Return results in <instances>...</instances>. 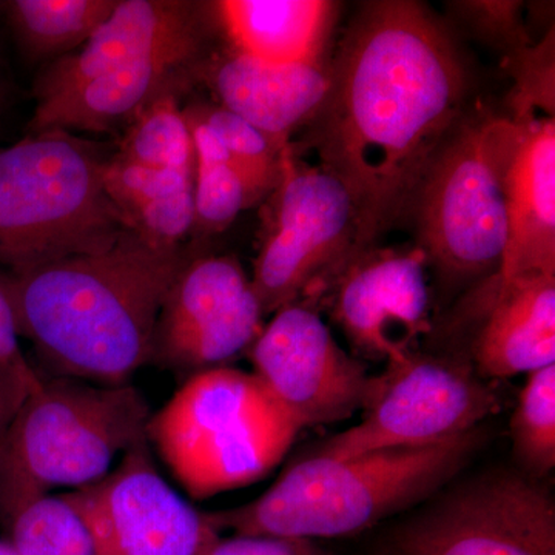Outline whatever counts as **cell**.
I'll return each mask as SVG.
<instances>
[{"mask_svg": "<svg viewBox=\"0 0 555 555\" xmlns=\"http://www.w3.org/2000/svg\"><path fill=\"white\" fill-rule=\"evenodd\" d=\"M198 40H208L204 5L184 0H118L79 50L54 61L39 76L36 102L62 96L150 54Z\"/></svg>", "mask_w": 555, "mask_h": 555, "instance_id": "15", "label": "cell"}, {"mask_svg": "<svg viewBox=\"0 0 555 555\" xmlns=\"http://www.w3.org/2000/svg\"><path fill=\"white\" fill-rule=\"evenodd\" d=\"M248 353L254 374L301 429L341 422L366 406L374 377L339 347L309 302L278 309Z\"/></svg>", "mask_w": 555, "mask_h": 555, "instance_id": "12", "label": "cell"}, {"mask_svg": "<svg viewBox=\"0 0 555 555\" xmlns=\"http://www.w3.org/2000/svg\"><path fill=\"white\" fill-rule=\"evenodd\" d=\"M521 2H503V0H483V2H452L455 16L477 36L486 46L503 51V54L516 53L529 46L524 20H521Z\"/></svg>", "mask_w": 555, "mask_h": 555, "instance_id": "29", "label": "cell"}, {"mask_svg": "<svg viewBox=\"0 0 555 555\" xmlns=\"http://www.w3.org/2000/svg\"><path fill=\"white\" fill-rule=\"evenodd\" d=\"M150 408L137 387L40 378L21 404L0 452V526L54 488L79 489L145 440Z\"/></svg>", "mask_w": 555, "mask_h": 555, "instance_id": "4", "label": "cell"}, {"mask_svg": "<svg viewBox=\"0 0 555 555\" xmlns=\"http://www.w3.org/2000/svg\"><path fill=\"white\" fill-rule=\"evenodd\" d=\"M203 555H332L313 540L294 537L235 535L217 540Z\"/></svg>", "mask_w": 555, "mask_h": 555, "instance_id": "30", "label": "cell"}, {"mask_svg": "<svg viewBox=\"0 0 555 555\" xmlns=\"http://www.w3.org/2000/svg\"><path fill=\"white\" fill-rule=\"evenodd\" d=\"M3 529L17 555H94L90 526L72 492L33 500Z\"/></svg>", "mask_w": 555, "mask_h": 555, "instance_id": "24", "label": "cell"}, {"mask_svg": "<svg viewBox=\"0 0 555 555\" xmlns=\"http://www.w3.org/2000/svg\"><path fill=\"white\" fill-rule=\"evenodd\" d=\"M116 5L118 0H7L0 13L28 60L57 61L82 47Z\"/></svg>", "mask_w": 555, "mask_h": 555, "instance_id": "22", "label": "cell"}, {"mask_svg": "<svg viewBox=\"0 0 555 555\" xmlns=\"http://www.w3.org/2000/svg\"><path fill=\"white\" fill-rule=\"evenodd\" d=\"M211 10L232 51L292 64L326 61L339 5L327 0H222L211 3Z\"/></svg>", "mask_w": 555, "mask_h": 555, "instance_id": "20", "label": "cell"}, {"mask_svg": "<svg viewBox=\"0 0 555 555\" xmlns=\"http://www.w3.org/2000/svg\"><path fill=\"white\" fill-rule=\"evenodd\" d=\"M518 138L506 175L507 241L499 275H555V119L513 118Z\"/></svg>", "mask_w": 555, "mask_h": 555, "instance_id": "19", "label": "cell"}, {"mask_svg": "<svg viewBox=\"0 0 555 555\" xmlns=\"http://www.w3.org/2000/svg\"><path fill=\"white\" fill-rule=\"evenodd\" d=\"M107 160L64 130L0 150V264L17 272L112 246L129 228L105 193Z\"/></svg>", "mask_w": 555, "mask_h": 555, "instance_id": "6", "label": "cell"}, {"mask_svg": "<svg viewBox=\"0 0 555 555\" xmlns=\"http://www.w3.org/2000/svg\"><path fill=\"white\" fill-rule=\"evenodd\" d=\"M473 356L485 377L509 378L555 364V275L499 273L477 287Z\"/></svg>", "mask_w": 555, "mask_h": 555, "instance_id": "17", "label": "cell"}, {"mask_svg": "<svg viewBox=\"0 0 555 555\" xmlns=\"http://www.w3.org/2000/svg\"><path fill=\"white\" fill-rule=\"evenodd\" d=\"M496 406L495 393L463 364L412 352L374 377L363 420L328 438L317 454L345 460L430 447L476 429Z\"/></svg>", "mask_w": 555, "mask_h": 555, "instance_id": "9", "label": "cell"}, {"mask_svg": "<svg viewBox=\"0 0 555 555\" xmlns=\"http://www.w3.org/2000/svg\"><path fill=\"white\" fill-rule=\"evenodd\" d=\"M116 158L153 170L181 171L195 177V153L177 94L153 101L127 127Z\"/></svg>", "mask_w": 555, "mask_h": 555, "instance_id": "25", "label": "cell"}, {"mask_svg": "<svg viewBox=\"0 0 555 555\" xmlns=\"http://www.w3.org/2000/svg\"><path fill=\"white\" fill-rule=\"evenodd\" d=\"M478 441L474 429L430 447L382 449L345 460L309 455L254 502L204 516L215 531L232 529L235 535L357 534L443 488Z\"/></svg>", "mask_w": 555, "mask_h": 555, "instance_id": "3", "label": "cell"}, {"mask_svg": "<svg viewBox=\"0 0 555 555\" xmlns=\"http://www.w3.org/2000/svg\"><path fill=\"white\" fill-rule=\"evenodd\" d=\"M102 181L127 228L147 243L178 248L192 232L193 175L145 169L113 156Z\"/></svg>", "mask_w": 555, "mask_h": 555, "instance_id": "21", "label": "cell"}, {"mask_svg": "<svg viewBox=\"0 0 555 555\" xmlns=\"http://www.w3.org/2000/svg\"><path fill=\"white\" fill-rule=\"evenodd\" d=\"M331 89L297 152L352 196L361 251L411 214L438 147L465 115L469 69L448 25L425 3L372 0L328 61Z\"/></svg>", "mask_w": 555, "mask_h": 555, "instance_id": "1", "label": "cell"}, {"mask_svg": "<svg viewBox=\"0 0 555 555\" xmlns=\"http://www.w3.org/2000/svg\"><path fill=\"white\" fill-rule=\"evenodd\" d=\"M264 317L238 259H193L179 270L164 299L152 361L190 375L228 366L257 341Z\"/></svg>", "mask_w": 555, "mask_h": 555, "instance_id": "11", "label": "cell"}, {"mask_svg": "<svg viewBox=\"0 0 555 555\" xmlns=\"http://www.w3.org/2000/svg\"><path fill=\"white\" fill-rule=\"evenodd\" d=\"M0 555H17L7 542H0Z\"/></svg>", "mask_w": 555, "mask_h": 555, "instance_id": "33", "label": "cell"}, {"mask_svg": "<svg viewBox=\"0 0 555 555\" xmlns=\"http://www.w3.org/2000/svg\"><path fill=\"white\" fill-rule=\"evenodd\" d=\"M299 430L254 372L224 366L190 375L150 415L145 437L189 495L203 500L268 476Z\"/></svg>", "mask_w": 555, "mask_h": 555, "instance_id": "5", "label": "cell"}, {"mask_svg": "<svg viewBox=\"0 0 555 555\" xmlns=\"http://www.w3.org/2000/svg\"><path fill=\"white\" fill-rule=\"evenodd\" d=\"M185 109L217 134L247 181L262 198H268L280 181L283 155L291 145L286 150L276 147L257 127L221 105L193 104Z\"/></svg>", "mask_w": 555, "mask_h": 555, "instance_id": "27", "label": "cell"}, {"mask_svg": "<svg viewBox=\"0 0 555 555\" xmlns=\"http://www.w3.org/2000/svg\"><path fill=\"white\" fill-rule=\"evenodd\" d=\"M514 452L532 476L555 466V364L529 372L511 420Z\"/></svg>", "mask_w": 555, "mask_h": 555, "instance_id": "26", "label": "cell"}, {"mask_svg": "<svg viewBox=\"0 0 555 555\" xmlns=\"http://www.w3.org/2000/svg\"><path fill=\"white\" fill-rule=\"evenodd\" d=\"M251 286L264 315L295 301L320 306L360 248L349 190L294 145L284 152L276 188L264 199Z\"/></svg>", "mask_w": 555, "mask_h": 555, "instance_id": "8", "label": "cell"}, {"mask_svg": "<svg viewBox=\"0 0 555 555\" xmlns=\"http://www.w3.org/2000/svg\"><path fill=\"white\" fill-rule=\"evenodd\" d=\"M94 555H203L218 532L153 465L147 438L96 483L75 489Z\"/></svg>", "mask_w": 555, "mask_h": 555, "instance_id": "13", "label": "cell"}, {"mask_svg": "<svg viewBox=\"0 0 555 555\" xmlns=\"http://www.w3.org/2000/svg\"><path fill=\"white\" fill-rule=\"evenodd\" d=\"M182 113L195 153L192 230L215 235L224 232L241 211L264 199L244 177L217 134L189 109L182 108Z\"/></svg>", "mask_w": 555, "mask_h": 555, "instance_id": "23", "label": "cell"}, {"mask_svg": "<svg viewBox=\"0 0 555 555\" xmlns=\"http://www.w3.org/2000/svg\"><path fill=\"white\" fill-rule=\"evenodd\" d=\"M328 61L278 64L230 50L210 60L203 78L218 105L246 119L281 150L306 129L331 89Z\"/></svg>", "mask_w": 555, "mask_h": 555, "instance_id": "18", "label": "cell"}, {"mask_svg": "<svg viewBox=\"0 0 555 555\" xmlns=\"http://www.w3.org/2000/svg\"><path fill=\"white\" fill-rule=\"evenodd\" d=\"M554 30H551L539 43H529L505 56V69L516 80L511 96V118L539 115V112L554 118Z\"/></svg>", "mask_w": 555, "mask_h": 555, "instance_id": "28", "label": "cell"}, {"mask_svg": "<svg viewBox=\"0 0 555 555\" xmlns=\"http://www.w3.org/2000/svg\"><path fill=\"white\" fill-rule=\"evenodd\" d=\"M518 124L489 109L465 113L416 189V246L451 287L480 283L502 266L507 241L506 175Z\"/></svg>", "mask_w": 555, "mask_h": 555, "instance_id": "7", "label": "cell"}, {"mask_svg": "<svg viewBox=\"0 0 555 555\" xmlns=\"http://www.w3.org/2000/svg\"><path fill=\"white\" fill-rule=\"evenodd\" d=\"M188 262L127 229L112 246L3 273L17 331L54 377L129 385L152 361L167 292Z\"/></svg>", "mask_w": 555, "mask_h": 555, "instance_id": "2", "label": "cell"}, {"mask_svg": "<svg viewBox=\"0 0 555 555\" xmlns=\"http://www.w3.org/2000/svg\"><path fill=\"white\" fill-rule=\"evenodd\" d=\"M21 335L17 331L16 317L11 306L9 292L0 276V371L20 379L31 389L38 387L40 375L31 366L21 347Z\"/></svg>", "mask_w": 555, "mask_h": 555, "instance_id": "31", "label": "cell"}, {"mask_svg": "<svg viewBox=\"0 0 555 555\" xmlns=\"http://www.w3.org/2000/svg\"><path fill=\"white\" fill-rule=\"evenodd\" d=\"M31 390L30 386L11 377L7 372L0 371V452H2L14 416Z\"/></svg>", "mask_w": 555, "mask_h": 555, "instance_id": "32", "label": "cell"}, {"mask_svg": "<svg viewBox=\"0 0 555 555\" xmlns=\"http://www.w3.org/2000/svg\"><path fill=\"white\" fill-rule=\"evenodd\" d=\"M383 555H555V505L534 481L495 470L401 526Z\"/></svg>", "mask_w": 555, "mask_h": 555, "instance_id": "10", "label": "cell"}, {"mask_svg": "<svg viewBox=\"0 0 555 555\" xmlns=\"http://www.w3.org/2000/svg\"><path fill=\"white\" fill-rule=\"evenodd\" d=\"M430 264L422 247H371L335 278L323 301L360 357L404 360L430 332Z\"/></svg>", "mask_w": 555, "mask_h": 555, "instance_id": "14", "label": "cell"}, {"mask_svg": "<svg viewBox=\"0 0 555 555\" xmlns=\"http://www.w3.org/2000/svg\"><path fill=\"white\" fill-rule=\"evenodd\" d=\"M208 40L182 43L105 73L53 100L36 102L31 133L64 130L105 133L129 127L139 113L164 94H178L204 75Z\"/></svg>", "mask_w": 555, "mask_h": 555, "instance_id": "16", "label": "cell"}]
</instances>
